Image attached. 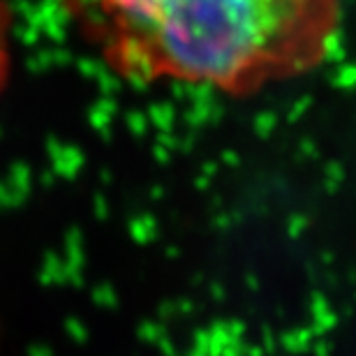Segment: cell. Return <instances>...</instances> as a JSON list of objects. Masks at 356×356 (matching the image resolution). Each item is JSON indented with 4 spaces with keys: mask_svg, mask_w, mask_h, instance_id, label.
<instances>
[{
    "mask_svg": "<svg viewBox=\"0 0 356 356\" xmlns=\"http://www.w3.org/2000/svg\"><path fill=\"white\" fill-rule=\"evenodd\" d=\"M118 79L248 97L322 67L343 0H58Z\"/></svg>",
    "mask_w": 356,
    "mask_h": 356,
    "instance_id": "cell-1",
    "label": "cell"
},
{
    "mask_svg": "<svg viewBox=\"0 0 356 356\" xmlns=\"http://www.w3.org/2000/svg\"><path fill=\"white\" fill-rule=\"evenodd\" d=\"M14 65V10L0 0V92L5 90Z\"/></svg>",
    "mask_w": 356,
    "mask_h": 356,
    "instance_id": "cell-2",
    "label": "cell"
}]
</instances>
